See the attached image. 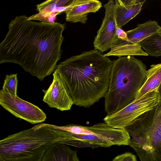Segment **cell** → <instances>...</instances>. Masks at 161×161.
Wrapping results in <instances>:
<instances>
[{
    "label": "cell",
    "instance_id": "603a6c76",
    "mask_svg": "<svg viewBox=\"0 0 161 161\" xmlns=\"http://www.w3.org/2000/svg\"><path fill=\"white\" fill-rule=\"evenodd\" d=\"M158 32L161 35V28L159 31Z\"/></svg>",
    "mask_w": 161,
    "mask_h": 161
},
{
    "label": "cell",
    "instance_id": "4fadbf2b",
    "mask_svg": "<svg viewBox=\"0 0 161 161\" xmlns=\"http://www.w3.org/2000/svg\"><path fill=\"white\" fill-rule=\"evenodd\" d=\"M77 150L58 142L52 145L45 154L42 161H80Z\"/></svg>",
    "mask_w": 161,
    "mask_h": 161
},
{
    "label": "cell",
    "instance_id": "3957f363",
    "mask_svg": "<svg viewBox=\"0 0 161 161\" xmlns=\"http://www.w3.org/2000/svg\"><path fill=\"white\" fill-rule=\"evenodd\" d=\"M113 61L108 88L104 97L108 116L133 102L147 79L146 65L134 57H120Z\"/></svg>",
    "mask_w": 161,
    "mask_h": 161
},
{
    "label": "cell",
    "instance_id": "ac0fdd59",
    "mask_svg": "<svg viewBox=\"0 0 161 161\" xmlns=\"http://www.w3.org/2000/svg\"><path fill=\"white\" fill-rule=\"evenodd\" d=\"M18 83L17 74L6 75L2 89L12 95H17Z\"/></svg>",
    "mask_w": 161,
    "mask_h": 161
},
{
    "label": "cell",
    "instance_id": "e0dca14e",
    "mask_svg": "<svg viewBox=\"0 0 161 161\" xmlns=\"http://www.w3.org/2000/svg\"><path fill=\"white\" fill-rule=\"evenodd\" d=\"M139 44L148 55L155 57L161 56V35L158 32L143 40Z\"/></svg>",
    "mask_w": 161,
    "mask_h": 161
},
{
    "label": "cell",
    "instance_id": "9a60e30c",
    "mask_svg": "<svg viewBox=\"0 0 161 161\" xmlns=\"http://www.w3.org/2000/svg\"><path fill=\"white\" fill-rule=\"evenodd\" d=\"M147 71V79L137 93L136 99L158 89L161 83V63L153 64Z\"/></svg>",
    "mask_w": 161,
    "mask_h": 161
},
{
    "label": "cell",
    "instance_id": "30bf717a",
    "mask_svg": "<svg viewBox=\"0 0 161 161\" xmlns=\"http://www.w3.org/2000/svg\"><path fill=\"white\" fill-rule=\"evenodd\" d=\"M72 6L65 12V20L71 23H85L89 13H95L102 7L101 2L97 0H73Z\"/></svg>",
    "mask_w": 161,
    "mask_h": 161
},
{
    "label": "cell",
    "instance_id": "2e32d148",
    "mask_svg": "<svg viewBox=\"0 0 161 161\" xmlns=\"http://www.w3.org/2000/svg\"><path fill=\"white\" fill-rule=\"evenodd\" d=\"M133 55L148 56V55L143 51L139 43L116 45L111 48L109 52L104 54L105 57L114 56L120 57Z\"/></svg>",
    "mask_w": 161,
    "mask_h": 161
},
{
    "label": "cell",
    "instance_id": "8992f818",
    "mask_svg": "<svg viewBox=\"0 0 161 161\" xmlns=\"http://www.w3.org/2000/svg\"><path fill=\"white\" fill-rule=\"evenodd\" d=\"M159 100L158 89H156L136 99L117 113L106 115L103 120L113 127L125 128L142 115L155 108Z\"/></svg>",
    "mask_w": 161,
    "mask_h": 161
},
{
    "label": "cell",
    "instance_id": "277c9868",
    "mask_svg": "<svg viewBox=\"0 0 161 161\" xmlns=\"http://www.w3.org/2000/svg\"><path fill=\"white\" fill-rule=\"evenodd\" d=\"M68 133L41 124L9 135L0 141V161H42L52 145L67 139Z\"/></svg>",
    "mask_w": 161,
    "mask_h": 161
},
{
    "label": "cell",
    "instance_id": "7c38bea8",
    "mask_svg": "<svg viewBox=\"0 0 161 161\" xmlns=\"http://www.w3.org/2000/svg\"><path fill=\"white\" fill-rule=\"evenodd\" d=\"M161 28L158 22L155 21H149L138 24L135 28L125 31L128 41H121L116 45L139 43L144 39L158 32Z\"/></svg>",
    "mask_w": 161,
    "mask_h": 161
},
{
    "label": "cell",
    "instance_id": "9c48e42d",
    "mask_svg": "<svg viewBox=\"0 0 161 161\" xmlns=\"http://www.w3.org/2000/svg\"><path fill=\"white\" fill-rule=\"evenodd\" d=\"M53 81L48 88L43 90V101L51 108L61 111L70 110L74 104L68 86L60 73L55 69Z\"/></svg>",
    "mask_w": 161,
    "mask_h": 161
},
{
    "label": "cell",
    "instance_id": "44dd1931",
    "mask_svg": "<svg viewBox=\"0 0 161 161\" xmlns=\"http://www.w3.org/2000/svg\"><path fill=\"white\" fill-rule=\"evenodd\" d=\"M116 35L117 39L116 41L115 45L120 42H127L128 41L126 32L121 28L117 27L116 31Z\"/></svg>",
    "mask_w": 161,
    "mask_h": 161
},
{
    "label": "cell",
    "instance_id": "d6986e66",
    "mask_svg": "<svg viewBox=\"0 0 161 161\" xmlns=\"http://www.w3.org/2000/svg\"><path fill=\"white\" fill-rule=\"evenodd\" d=\"M58 15V14L57 13H53L50 16L45 17L38 13L29 17L28 19L30 20H38L47 23L52 24L55 22V20Z\"/></svg>",
    "mask_w": 161,
    "mask_h": 161
},
{
    "label": "cell",
    "instance_id": "5bb4252c",
    "mask_svg": "<svg viewBox=\"0 0 161 161\" xmlns=\"http://www.w3.org/2000/svg\"><path fill=\"white\" fill-rule=\"evenodd\" d=\"M73 0H48L36 5V10L41 15L47 17L52 14H58L71 9Z\"/></svg>",
    "mask_w": 161,
    "mask_h": 161
},
{
    "label": "cell",
    "instance_id": "ffe728a7",
    "mask_svg": "<svg viewBox=\"0 0 161 161\" xmlns=\"http://www.w3.org/2000/svg\"><path fill=\"white\" fill-rule=\"evenodd\" d=\"M112 161H137L136 156L131 153L126 152L116 157Z\"/></svg>",
    "mask_w": 161,
    "mask_h": 161
},
{
    "label": "cell",
    "instance_id": "8fae6325",
    "mask_svg": "<svg viewBox=\"0 0 161 161\" xmlns=\"http://www.w3.org/2000/svg\"><path fill=\"white\" fill-rule=\"evenodd\" d=\"M145 1V0H114L117 27L121 28L139 14Z\"/></svg>",
    "mask_w": 161,
    "mask_h": 161
},
{
    "label": "cell",
    "instance_id": "6da1fadb",
    "mask_svg": "<svg viewBox=\"0 0 161 161\" xmlns=\"http://www.w3.org/2000/svg\"><path fill=\"white\" fill-rule=\"evenodd\" d=\"M0 44V63L17 64L40 80L55 69L61 58L65 24H48L16 16Z\"/></svg>",
    "mask_w": 161,
    "mask_h": 161
},
{
    "label": "cell",
    "instance_id": "52a82bcc",
    "mask_svg": "<svg viewBox=\"0 0 161 161\" xmlns=\"http://www.w3.org/2000/svg\"><path fill=\"white\" fill-rule=\"evenodd\" d=\"M0 104L16 117L32 124L42 122L47 118L45 113L38 107L3 89L0 91Z\"/></svg>",
    "mask_w": 161,
    "mask_h": 161
},
{
    "label": "cell",
    "instance_id": "7402d4cb",
    "mask_svg": "<svg viewBox=\"0 0 161 161\" xmlns=\"http://www.w3.org/2000/svg\"><path fill=\"white\" fill-rule=\"evenodd\" d=\"M158 93L159 99L161 100V83L158 89Z\"/></svg>",
    "mask_w": 161,
    "mask_h": 161
},
{
    "label": "cell",
    "instance_id": "ba28073f",
    "mask_svg": "<svg viewBox=\"0 0 161 161\" xmlns=\"http://www.w3.org/2000/svg\"><path fill=\"white\" fill-rule=\"evenodd\" d=\"M104 7L105 10V16L93 42L94 49L102 53L115 46L117 28L114 1L109 0Z\"/></svg>",
    "mask_w": 161,
    "mask_h": 161
},
{
    "label": "cell",
    "instance_id": "7a4b0ae2",
    "mask_svg": "<svg viewBox=\"0 0 161 161\" xmlns=\"http://www.w3.org/2000/svg\"><path fill=\"white\" fill-rule=\"evenodd\" d=\"M113 61L94 49L72 56L55 69L65 82L74 104L88 108L104 97L108 89Z\"/></svg>",
    "mask_w": 161,
    "mask_h": 161
},
{
    "label": "cell",
    "instance_id": "5b68a950",
    "mask_svg": "<svg viewBox=\"0 0 161 161\" xmlns=\"http://www.w3.org/2000/svg\"><path fill=\"white\" fill-rule=\"evenodd\" d=\"M125 129L141 161H161V100Z\"/></svg>",
    "mask_w": 161,
    "mask_h": 161
}]
</instances>
